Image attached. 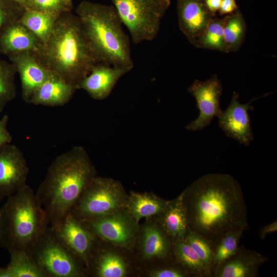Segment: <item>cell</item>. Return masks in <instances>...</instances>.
I'll return each mask as SVG.
<instances>
[{
    "instance_id": "1",
    "label": "cell",
    "mask_w": 277,
    "mask_h": 277,
    "mask_svg": "<svg viewBox=\"0 0 277 277\" xmlns=\"http://www.w3.org/2000/svg\"><path fill=\"white\" fill-rule=\"evenodd\" d=\"M181 194L188 229L205 239L212 251L227 233H243L247 229L242 189L231 175H204Z\"/></svg>"
},
{
    "instance_id": "2",
    "label": "cell",
    "mask_w": 277,
    "mask_h": 277,
    "mask_svg": "<svg viewBox=\"0 0 277 277\" xmlns=\"http://www.w3.org/2000/svg\"><path fill=\"white\" fill-rule=\"evenodd\" d=\"M95 176V167L82 146H74L54 159L35 193L51 228L60 224Z\"/></svg>"
},
{
    "instance_id": "3",
    "label": "cell",
    "mask_w": 277,
    "mask_h": 277,
    "mask_svg": "<svg viewBox=\"0 0 277 277\" xmlns=\"http://www.w3.org/2000/svg\"><path fill=\"white\" fill-rule=\"evenodd\" d=\"M35 54L50 71L77 90L98 63L80 18L71 11L58 17L49 39Z\"/></svg>"
},
{
    "instance_id": "4",
    "label": "cell",
    "mask_w": 277,
    "mask_h": 277,
    "mask_svg": "<svg viewBox=\"0 0 277 277\" xmlns=\"http://www.w3.org/2000/svg\"><path fill=\"white\" fill-rule=\"evenodd\" d=\"M98 62L132 69L130 42L113 5L88 1L75 9Z\"/></svg>"
},
{
    "instance_id": "5",
    "label": "cell",
    "mask_w": 277,
    "mask_h": 277,
    "mask_svg": "<svg viewBox=\"0 0 277 277\" xmlns=\"http://www.w3.org/2000/svg\"><path fill=\"white\" fill-rule=\"evenodd\" d=\"M5 248L27 250L49 226L35 193L27 185L7 198L0 208Z\"/></svg>"
},
{
    "instance_id": "6",
    "label": "cell",
    "mask_w": 277,
    "mask_h": 277,
    "mask_svg": "<svg viewBox=\"0 0 277 277\" xmlns=\"http://www.w3.org/2000/svg\"><path fill=\"white\" fill-rule=\"evenodd\" d=\"M128 196L119 181L95 176L69 212L81 221L102 217L126 209Z\"/></svg>"
},
{
    "instance_id": "7",
    "label": "cell",
    "mask_w": 277,
    "mask_h": 277,
    "mask_svg": "<svg viewBox=\"0 0 277 277\" xmlns=\"http://www.w3.org/2000/svg\"><path fill=\"white\" fill-rule=\"evenodd\" d=\"M135 44L154 39L170 0H109Z\"/></svg>"
},
{
    "instance_id": "8",
    "label": "cell",
    "mask_w": 277,
    "mask_h": 277,
    "mask_svg": "<svg viewBox=\"0 0 277 277\" xmlns=\"http://www.w3.org/2000/svg\"><path fill=\"white\" fill-rule=\"evenodd\" d=\"M47 277H81L82 264L57 239L49 226L26 250Z\"/></svg>"
},
{
    "instance_id": "9",
    "label": "cell",
    "mask_w": 277,
    "mask_h": 277,
    "mask_svg": "<svg viewBox=\"0 0 277 277\" xmlns=\"http://www.w3.org/2000/svg\"><path fill=\"white\" fill-rule=\"evenodd\" d=\"M51 229L59 241L87 268L96 249V238L93 233L70 212L57 227Z\"/></svg>"
},
{
    "instance_id": "10",
    "label": "cell",
    "mask_w": 277,
    "mask_h": 277,
    "mask_svg": "<svg viewBox=\"0 0 277 277\" xmlns=\"http://www.w3.org/2000/svg\"><path fill=\"white\" fill-rule=\"evenodd\" d=\"M222 89L221 82L216 74L204 81L196 80L189 87L188 91L194 97L200 113L186 126L188 130H202L208 126L214 118L220 116L223 111L220 104Z\"/></svg>"
},
{
    "instance_id": "11",
    "label": "cell",
    "mask_w": 277,
    "mask_h": 277,
    "mask_svg": "<svg viewBox=\"0 0 277 277\" xmlns=\"http://www.w3.org/2000/svg\"><path fill=\"white\" fill-rule=\"evenodd\" d=\"M81 221L96 238L122 247L127 246L133 242L138 225L124 210Z\"/></svg>"
},
{
    "instance_id": "12",
    "label": "cell",
    "mask_w": 277,
    "mask_h": 277,
    "mask_svg": "<svg viewBox=\"0 0 277 277\" xmlns=\"http://www.w3.org/2000/svg\"><path fill=\"white\" fill-rule=\"evenodd\" d=\"M29 169L26 157L16 145L9 144L0 150V200L27 185Z\"/></svg>"
},
{
    "instance_id": "13",
    "label": "cell",
    "mask_w": 277,
    "mask_h": 277,
    "mask_svg": "<svg viewBox=\"0 0 277 277\" xmlns=\"http://www.w3.org/2000/svg\"><path fill=\"white\" fill-rule=\"evenodd\" d=\"M258 97H253L246 104L239 101V94L234 91L230 103L219 117V125L225 135L248 147L254 140L249 110H253L252 103Z\"/></svg>"
},
{
    "instance_id": "14",
    "label": "cell",
    "mask_w": 277,
    "mask_h": 277,
    "mask_svg": "<svg viewBox=\"0 0 277 277\" xmlns=\"http://www.w3.org/2000/svg\"><path fill=\"white\" fill-rule=\"evenodd\" d=\"M15 66L21 79L22 97L28 103L37 88L54 73L32 52H22L8 57Z\"/></svg>"
},
{
    "instance_id": "15",
    "label": "cell",
    "mask_w": 277,
    "mask_h": 277,
    "mask_svg": "<svg viewBox=\"0 0 277 277\" xmlns=\"http://www.w3.org/2000/svg\"><path fill=\"white\" fill-rule=\"evenodd\" d=\"M132 69L97 63L78 84L77 89L85 90L94 100H105L109 96L119 80Z\"/></svg>"
},
{
    "instance_id": "16",
    "label": "cell",
    "mask_w": 277,
    "mask_h": 277,
    "mask_svg": "<svg viewBox=\"0 0 277 277\" xmlns=\"http://www.w3.org/2000/svg\"><path fill=\"white\" fill-rule=\"evenodd\" d=\"M179 28L193 46L214 17L203 0H176Z\"/></svg>"
},
{
    "instance_id": "17",
    "label": "cell",
    "mask_w": 277,
    "mask_h": 277,
    "mask_svg": "<svg viewBox=\"0 0 277 277\" xmlns=\"http://www.w3.org/2000/svg\"><path fill=\"white\" fill-rule=\"evenodd\" d=\"M268 261L259 252L239 246L236 252L219 265L211 275L215 277H255L260 267Z\"/></svg>"
},
{
    "instance_id": "18",
    "label": "cell",
    "mask_w": 277,
    "mask_h": 277,
    "mask_svg": "<svg viewBox=\"0 0 277 277\" xmlns=\"http://www.w3.org/2000/svg\"><path fill=\"white\" fill-rule=\"evenodd\" d=\"M42 45L41 41L18 21L0 33V53L7 57L22 52L36 53Z\"/></svg>"
},
{
    "instance_id": "19",
    "label": "cell",
    "mask_w": 277,
    "mask_h": 277,
    "mask_svg": "<svg viewBox=\"0 0 277 277\" xmlns=\"http://www.w3.org/2000/svg\"><path fill=\"white\" fill-rule=\"evenodd\" d=\"M77 89L53 74L35 91L28 103L48 107L63 106L72 98Z\"/></svg>"
},
{
    "instance_id": "20",
    "label": "cell",
    "mask_w": 277,
    "mask_h": 277,
    "mask_svg": "<svg viewBox=\"0 0 277 277\" xmlns=\"http://www.w3.org/2000/svg\"><path fill=\"white\" fill-rule=\"evenodd\" d=\"M158 216L161 227L168 235L174 240L184 239L188 228L181 194L169 201L164 210Z\"/></svg>"
},
{
    "instance_id": "21",
    "label": "cell",
    "mask_w": 277,
    "mask_h": 277,
    "mask_svg": "<svg viewBox=\"0 0 277 277\" xmlns=\"http://www.w3.org/2000/svg\"><path fill=\"white\" fill-rule=\"evenodd\" d=\"M169 201L148 192L131 191L128 196L126 211L138 224L144 217L158 216L165 209Z\"/></svg>"
},
{
    "instance_id": "22",
    "label": "cell",
    "mask_w": 277,
    "mask_h": 277,
    "mask_svg": "<svg viewBox=\"0 0 277 277\" xmlns=\"http://www.w3.org/2000/svg\"><path fill=\"white\" fill-rule=\"evenodd\" d=\"M166 233L154 224L146 225L141 236V249L146 259L164 258L169 252L170 244Z\"/></svg>"
},
{
    "instance_id": "23",
    "label": "cell",
    "mask_w": 277,
    "mask_h": 277,
    "mask_svg": "<svg viewBox=\"0 0 277 277\" xmlns=\"http://www.w3.org/2000/svg\"><path fill=\"white\" fill-rule=\"evenodd\" d=\"M60 15L48 12L27 9L18 21L31 31L43 45L52 33Z\"/></svg>"
},
{
    "instance_id": "24",
    "label": "cell",
    "mask_w": 277,
    "mask_h": 277,
    "mask_svg": "<svg viewBox=\"0 0 277 277\" xmlns=\"http://www.w3.org/2000/svg\"><path fill=\"white\" fill-rule=\"evenodd\" d=\"M99 277H123L127 273L124 260L118 255L109 252L94 251L87 268Z\"/></svg>"
},
{
    "instance_id": "25",
    "label": "cell",
    "mask_w": 277,
    "mask_h": 277,
    "mask_svg": "<svg viewBox=\"0 0 277 277\" xmlns=\"http://www.w3.org/2000/svg\"><path fill=\"white\" fill-rule=\"evenodd\" d=\"M225 16V52H235L241 48L244 42L247 28L246 22L239 8L232 13Z\"/></svg>"
},
{
    "instance_id": "26",
    "label": "cell",
    "mask_w": 277,
    "mask_h": 277,
    "mask_svg": "<svg viewBox=\"0 0 277 277\" xmlns=\"http://www.w3.org/2000/svg\"><path fill=\"white\" fill-rule=\"evenodd\" d=\"M8 251L10 261L6 267L11 277H47L26 250L12 249Z\"/></svg>"
},
{
    "instance_id": "27",
    "label": "cell",
    "mask_w": 277,
    "mask_h": 277,
    "mask_svg": "<svg viewBox=\"0 0 277 277\" xmlns=\"http://www.w3.org/2000/svg\"><path fill=\"white\" fill-rule=\"evenodd\" d=\"M176 257L184 267L196 276L210 275L202 262L184 239L174 240Z\"/></svg>"
},
{
    "instance_id": "28",
    "label": "cell",
    "mask_w": 277,
    "mask_h": 277,
    "mask_svg": "<svg viewBox=\"0 0 277 277\" xmlns=\"http://www.w3.org/2000/svg\"><path fill=\"white\" fill-rule=\"evenodd\" d=\"M225 16L214 17L194 46L225 52L224 25Z\"/></svg>"
},
{
    "instance_id": "29",
    "label": "cell",
    "mask_w": 277,
    "mask_h": 277,
    "mask_svg": "<svg viewBox=\"0 0 277 277\" xmlns=\"http://www.w3.org/2000/svg\"><path fill=\"white\" fill-rule=\"evenodd\" d=\"M15 66L0 57V113L16 96Z\"/></svg>"
},
{
    "instance_id": "30",
    "label": "cell",
    "mask_w": 277,
    "mask_h": 277,
    "mask_svg": "<svg viewBox=\"0 0 277 277\" xmlns=\"http://www.w3.org/2000/svg\"><path fill=\"white\" fill-rule=\"evenodd\" d=\"M242 234L237 232L228 233L217 244L212 251L210 266L211 275L215 268L236 252Z\"/></svg>"
},
{
    "instance_id": "31",
    "label": "cell",
    "mask_w": 277,
    "mask_h": 277,
    "mask_svg": "<svg viewBox=\"0 0 277 277\" xmlns=\"http://www.w3.org/2000/svg\"><path fill=\"white\" fill-rule=\"evenodd\" d=\"M184 240L195 252L211 275L210 266L212 249L209 243L201 236L189 229Z\"/></svg>"
},
{
    "instance_id": "32",
    "label": "cell",
    "mask_w": 277,
    "mask_h": 277,
    "mask_svg": "<svg viewBox=\"0 0 277 277\" xmlns=\"http://www.w3.org/2000/svg\"><path fill=\"white\" fill-rule=\"evenodd\" d=\"M25 10L12 0H0V33L8 25L18 21Z\"/></svg>"
},
{
    "instance_id": "33",
    "label": "cell",
    "mask_w": 277,
    "mask_h": 277,
    "mask_svg": "<svg viewBox=\"0 0 277 277\" xmlns=\"http://www.w3.org/2000/svg\"><path fill=\"white\" fill-rule=\"evenodd\" d=\"M32 9L52 13L57 15L71 11L63 0H31Z\"/></svg>"
},
{
    "instance_id": "34",
    "label": "cell",
    "mask_w": 277,
    "mask_h": 277,
    "mask_svg": "<svg viewBox=\"0 0 277 277\" xmlns=\"http://www.w3.org/2000/svg\"><path fill=\"white\" fill-rule=\"evenodd\" d=\"M9 117L4 115L0 119V150L6 145L11 143L12 137L8 129Z\"/></svg>"
},
{
    "instance_id": "35",
    "label": "cell",
    "mask_w": 277,
    "mask_h": 277,
    "mask_svg": "<svg viewBox=\"0 0 277 277\" xmlns=\"http://www.w3.org/2000/svg\"><path fill=\"white\" fill-rule=\"evenodd\" d=\"M151 277H185L186 274L182 271L175 268H161L152 271L150 273Z\"/></svg>"
},
{
    "instance_id": "36",
    "label": "cell",
    "mask_w": 277,
    "mask_h": 277,
    "mask_svg": "<svg viewBox=\"0 0 277 277\" xmlns=\"http://www.w3.org/2000/svg\"><path fill=\"white\" fill-rule=\"evenodd\" d=\"M238 8L235 0H222L218 12L221 16L226 15L232 13Z\"/></svg>"
},
{
    "instance_id": "37",
    "label": "cell",
    "mask_w": 277,
    "mask_h": 277,
    "mask_svg": "<svg viewBox=\"0 0 277 277\" xmlns=\"http://www.w3.org/2000/svg\"><path fill=\"white\" fill-rule=\"evenodd\" d=\"M204 4L213 17H215L222 2V0H203Z\"/></svg>"
},
{
    "instance_id": "38",
    "label": "cell",
    "mask_w": 277,
    "mask_h": 277,
    "mask_svg": "<svg viewBox=\"0 0 277 277\" xmlns=\"http://www.w3.org/2000/svg\"><path fill=\"white\" fill-rule=\"evenodd\" d=\"M277 231V221L272 223L263 227L259 231V233L262 240H264L268 234L273 233Z\"/></svg>"
},
{
    "instance_id": "39",
    "label": "cell",
    "mask_w": 277,
    "mask_h": 277,
    "mask_svg": "<svg viewBox=\"0 0 277 277\" xmlns=\"http://www.w3.org/2000/svg\"><path fill=\"white\" fill-rule=\"evenodd\" d=\"M18 4L25 10L32 9L31 0H12Z\"/></svg>"
},
{
    "instance_id": "40",
    "label": "cell",
    "mask_w": 277,
    "mask_h": 277,
    "mask_svg": "<svg viewBox=\"0 0 277 277\" xmlns=\"http://www.w3.org/2000/svg\"><path fill=\"white\" fill-rule=\"evenodd\" d=\"M0 247L5 248V237L2 222V213L0 209Z\"/></svg>"
},
{
    "instance_id": "41",
    "label": "cell",
    "mask_w": 277,
    "mask_h": 277,
    "mask_svg": "<svg viewBox=\"0 0 277 277\" xmlns=\"http://www.w3.org/2000/svg\"><path fill=\"white\" fill-rule=\"evenodd\" d=\"M0 277H11L7 267H0Z\"/></svg>"
},
{
    "instance_id": "42",
    "label": "cell",
    "mask_w": 277,
    "mask_h": 277,
    "mask_svg": "<svg viewBox=\"0 0 277 277\" xmlns=\"http://www.w3.org/2000/svg\"><path fill=\"white\" fill-rule=\"evenodd\" d=\"M63 1L65 2L66 5L68 6V7L70 10H72L73 7V1L72 0H63Z\"/></svg>"
}]
</instances>
